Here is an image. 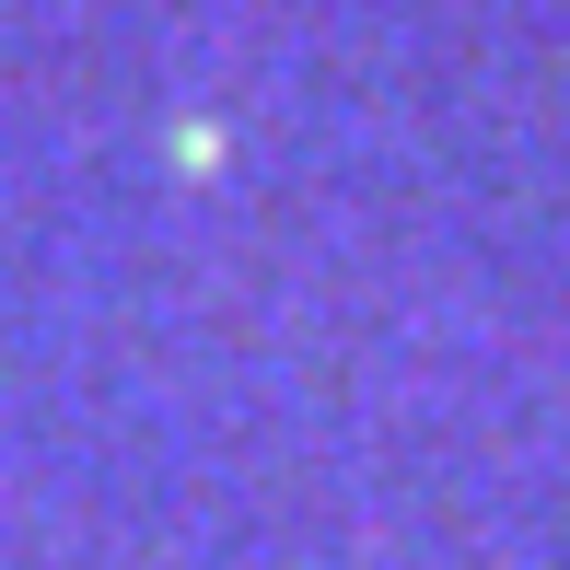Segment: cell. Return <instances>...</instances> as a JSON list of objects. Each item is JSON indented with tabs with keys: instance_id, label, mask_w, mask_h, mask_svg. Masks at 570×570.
Returning a JSON list of instances; mask_svg holds the SVG:
<instances>
[{
	"instance_id": "obj_1",
	"label": "cell",
	"mask_w": 570,
	"mask_h": 570,
	"mask_svg": "<svg viewBox=\"0 0 570 570\" xmlns=\"http://www.w3.org/2000/svg\"><path fill=\"white\" fill-rule=\"evenodd\" d=\"M175 175H222V117H175Z\"/></svg>"
}]
</instances>
